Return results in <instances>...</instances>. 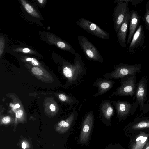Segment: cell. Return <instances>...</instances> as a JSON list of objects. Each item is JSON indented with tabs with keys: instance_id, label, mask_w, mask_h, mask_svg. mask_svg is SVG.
Instances as JSON below:
<instances>
[{
	"instance_id": "1",
	"label": "cell",
	"mask_w": 149,
	"mask_h": 149,
	"mask_svg": "<svg viewBox=\"0 0 149 149\" xmlns=\"http://www.w3.org/2000/svg\"><path fill=\"white\" fill-rule=\"evenodd\" d=\"M74 63H68L63 69L64 75L68 79L69 85L76 84L85 74L86 70L81 56L77 53L75 55Z\"/></svg>"
},
{
	"instance_id": "2",
	"label": "cell",
	"mask_w": 149,
	"mask_h": 149,
	"mask_svg": "<svg viewBox=\"0 0 149 149\" xmlns=\"http://www.w3.org/2000/svg\"><path fill=\"white\" fill-rule=\"evenodd\" d=\"M142 64L129 65L120 63L113 66L114 70L106 73L103 77L107 79H120L124 77L136 75L141 72Z\"/></svg>"
},
{
	"instance_id": "3",
	"label": "cell",
	"mask_w": 149,
	"mask_h": 149,
	"mask_svg": "<svg viewBox=\"0 0 149 149\" xmlns=\"http://www.w3.org/2000/svg\"><path fill=\"white\" fill-rule=\"evenodd\" d=\"M147 79L146 77L143 76L137 83L136 94L133 97V100L136 99L139 106V111H141L140 116L146 114L149 111V102L147 103L148 100L147 98Z\"/></svg>"
},
{
	"instance_id": "4",
	"label": "cell",
	"mask_w": 149,
	"mask_h": 149,
	"mask_svg": "<svg viewBox=\"0 0 149 149\" xmlns=\"http://www.w3.org/2000/svg\"><path fill=\"white\" fill-rule=\"evenodd\" d=\"M120 86L116 89V91L111 94V96L134 97L137 86L136 75L127 76L120 78Z\"/></svg>"
},
{
	"instance_id": "5",
	"label": "cell",
	"mask_w": 149,
	"mask_h": 149,
	"mask_svg": "<svg viewBox=\"0 0 149 149\" xmlns=\"http://www.w3.org/2000/svg\"><path fill=\"white\" fill-rule=\"evenodd\" d=\"M79 44L85 56L88 59L102 63L104 60L99 51L94 45L84 36L77 37Z\"/></svg>"
},
{
	"instance_id": "6",
	"label": "cell",
	"mask_w": 149,
	"mask_h": 149,
	"mask_svg": "<svg viewBox=\"0 0 149 149\" xmlns=\"http://www.w3.org/2000/svg\"><path fill=\"white\" fill-rule=\"evenodd\" d=\"M112 103L115 107L117 117L120 119H124L130 114L133 115L139 105L136 101L130 103L119 100L112 101Z\"/></svg>"
},
{
	"instance_id": "7",
	"label": "cell",
	"mask_w": 149,
	"mask_h": 149,
	"mask_svg": "<svg viewBox=\"0 0 149 149\" xmlns=\"http://www.w3.org/2000/svg\"><path fill=\"white\" fill-rule=\"evenodd\" d=\"M114 3H117L114 9L113 16L114 28L117 33L129 8L126 0H116Z\"/></svg>"
},
{
	"instance_id": "8",
	"label": "cell",
	"mask_w": 149,
	"mask_h": 149,
	"mask_svg": "<svg viewBox=\"0 0 149 149\" xmlns=\"http://www.w3.org/2000/svg\"><path fill=\"white\" fill-rule=\"evenodd\" d=\"M79 26L92 35L103 40L109 38V33L91 21L83 18H80L75 22Z\"/></svg>"
},
{
	"instance_id": "9",
	"label": "cell",
	"mask_w": 149,
	"mask_h": 149,
	"mask_svg": "<svg viewBox=\"0 0 149 149\" xmlns=\"http://www.w3.org/2000/svg\"><path fill=\"white\" fill-rule=\"evenodd\" d=\"M146 36L143 25L141 24L134 34L127 49L128 52L134 54L144 47Z\"/></svg>"
},
{
	"instance_id": "10",
	"label": "cell",
	"mask_w": 149,
	"mask_h": 149,
	"mask_svg": "<svg viewBox=\"0 0 149 149\" xmlns=\"http://www.w3.org/2000/svg\"><path fill=\"white\" fill-rule=\"evenodd\" d=\"M93 111L91 110L88 113L83 123L79 138L81 143H84L88 141L93 126Z\"/></svg>"
},
{
	"instance_id": "11",
	"label": "cell",
	"mask_w": 149,
	"mask_h": 149,
	"mask_svg": "<svg viewBox=\"0 0 149 149\" xmlns=\"http://www.w3.org/2000/svg\"><path fill=\"white\" fill-rule=\"evenodd\" d=\"M141 17L134 10L130 12V20L129 25V33L126 45H129L135 33L139 26Z\"/></svg>"
},
{
	"instance_id": "12",
	"label": "cell",
	"mask_w": 149,
	"mask_h": 149,
	"mask_svg": "<svg viewBox=\"0 0 149 149\" xmlns=\"http://www.w3.org/2000/svg\"><path fill=\"white\" fill-rule=\"evenodd\" d=\"M130 20V11L128 10L121 26L117 33V41L119 45L124 48L127 45L126 38Z\"/></svg>"
},
{
	"instance_id": "13",
	"label": "cell",
	"mask_w": 149,
	"mask_h": 149,
	"mask_svg": "<svg viewBox=\"0 0 149 149\" xmlns=\"http://www.w3.org/2000/svg\"><path fill=\"white\" fill-rule=\"evenodd\" d=\"M115 82L111 79L106 78H98L94 83L93 85L98 88L97 92L93 97L102 95L108 91L113 86Z\"/></svg>"
},
{
	"instance_id": "14",
	"label": "cell",
	"mask_w": 149,
	"mask_h": 149,
	"mask_svg": "<svg viewBox=\"0 0 149 149\" xmlns=\"http://www.w3.org/2000/svg\"><path fill=\"white\" fill-rule=\"evenodd\" d=\"M77 112L76 107H74L69 117L66 120L60 122L56 126L55 128L56 131L60 134H63L67 132L77 117Z\"/></svg>"
},
{
	"instance_id": "15",
	"label": "cell",
	"mask_w": 149,
	"mask_h": 149,
	"mask_svg": "<svg viewBox=\"0 0 149 149\" xmlns=\"http://www.w3.org/2000/svg\"><path fill=\"white\" fill-rule=\"evenodd\" d=\"M112 103V101L105 100L102 101L99 106L100 114L107 120H110L114 114V109Z\"/></svg>"
},
{
	"instance_id": "16",
	"label": "cell",
	"mask_w": 149,
	"mask_h": 149,
	"mask_svg": "<svg viewBox=\"0 0 149 149\" xmlns=\"http://www.w3.org/2000/svg\"><path fill=\"white\" fill-rule=\"evenodd\" d=\"M148 136L144 133H141L137 136L135 143L133 144L132 149H142L146 143Z\"/></svg>"
},
{
	"instance_id": "17",
	"label": "cell",
	"mask_w": 149,
	"mask_h": 149,
	"mask_svg": "<svg viewBox=\"0 0 149 149\" xmlns=\"http://www.w3.org/2000/svg\"><path fill=\"white\" fill-rule=\"evenodd\" d=\"M149 128V116L146 118L140 119L135 123L131 128L133 129H139Z\"/></svg>"
},
{
	"instance_id": "18",
	"label": "cell",
	"mask_w": 149,
	"mask_h": 149,
	"mask_svg": "<svg viewBox=\"0 0 149 149\" xmlns=\"http://www.w3.org/2000/svg\"><path fill=\"white\" fill-rule=\"evenodd\" d=\"M20 1L24 8L29 14L36 17H40L38 13L30 4L25 0H21Z\"/></svg>"
},
{
	"instance_id": "19",
	"label": "cell",
	"mask_w": 149,
	"mask_h": 149,
	"mask_svg": "<svg viewBox=\"0 0 149 149\" xmlns=\"http://www.w3.org/2000/svg\"><path fill=\"white\" fill-rule=\"evenodd\" d=\"M144 21L146 29L149 31V0L146 3Z\"/></svg>"
},
{
	"instance_id": "20",
	"label": "cell",
	"mask_w": 149,
	"mask_h": 149,
	"mask_svg": "<svg viewBox=\"0 0 149 149\" xmlns=\"http://www.w3.org/2000/svg\"><path fill=\"white\" fill-rule=\"evenodd\" d=\"M5 40L4 37L1 36L0 37V57L3 54L5 47Z\"/></svg>"
},
{
	"instance_id": "21",
	"label": "cell",
	"mask_w": 149,
	"mask_h": 149,
	"mask_svg": "<svg viewBox=\"0 0 149 149\" xmlns=\"http://www.w3.org/2000/svg\"><path fill=\"white\" fill-rule=\"evenodd\" d=\"M31 71L33 74L37 76L40 75L43 73L42 71L40 68L37 67H33Z\"/></svg>"
},
{
	"instance_id": "22",
	"label": "cell",
	"mask_w": 149,
	"mask_h": 149,
	"mask_svg": "<svg viewBox=\"0 0 149 149\" xmlns=\"http://www.w3.org/2000/svg\"><path fill=\"white\" fill-rule=\"evenodd\" d=\"M21 146L22 149H28L30 147V145L27 141L24 140L22 141Z\"/></svg>"
},
{
	"instance_id": "23",
	"label": "cell",
	"mask_w": 149,
	"mask_h": 149,
	"mask_svg": "<svg viewBox=\"0 0 149 149\" xmlns=\"http://www.w3.org/2000/svg\"><path fill=\"white\" fill-rule=\"evenodd\" d=\"M17 51L25 53H33V51L27 48L19 49Z\"/></svg>"
},
{
	"instance_id": "24",
	"label": "cell",
	"mask_w": 149,
	"mask_h": 149,
	"mask_svg": "<svg viewBox=\"0 0 149 149\" xmlns=\"http://www.w3.org/2000/svg\"><path fill=\"white\" fill-rule=\"evenodd\" d=\"M26 60L28 61H31L32 64L34 65H37L39 64L38 61L34 58H26Z\"/></svg>"
},
{
	"instance_id": "25",
	"label": "cell",
	"mask_w": 149,
	"mask_h": 149,
	"mask_svg": "<svg viewBox=\"0 0 149 149\" xmlns=\"http://www.w3.org/2000/svg\"><path fill=\"white\" fill-rule=\"evenodd\" d=\"M128 2H130L132 5L136 6L139 4L141 2L143 1L142 0H126Z\"/></svg>"
},
{
	"instance_id": "26",
	"label": "cell",
	"mask_w": 149,
	"mask_h": 149,
	"mask_svg": "<svg viewBox=\"0 0 149 149\" xmlns=\"http://www.w3.org/2000/svg\"><path fill=\"white\" fill-rule=\"evenodd\" d=\"M10 118L9 116H6L3 118L2 119V122L3 124H7L10 121Z\"/></svg>"
},
{
	"instance_id": "27",
	"label": "cell",
	"mask_w": 149,
	"mask_h": 149,
	"mask_svg": "<svg viewBox=\"0 0 149 149\" xmlns=\"http://www.w3.org/2000/svg\"><path fill=\"white\" fill-rule=\"evenodd\" d=\"M23 114V112L22 110L18 111L16 113V117L17 118H20Z\"/></svg>"
},
{
	"instance_id": "28",
	"label": "cell",
	"mask_w": 149,
	"mask_h": 149,
	"mask_svg": "<svg viewBox=\"0 0 149 149\" xmlns=\"http://www.w3.org/2000/svg\"><path fill=\"white\" fill-rule=\"evenodd\" d=\"M50 108L52 111H54L55 110V107L53 104H51L50 106Z\"/></svg>"
},
{
	"instance_id": "29",
	"label": "cell",
	"mask_w": 149,
	"mask_h": 149,
	"mask_svg": "<svg viewBox=\"0 0 149 149\" xmlns=\"http://www.w3.org/2000/svg\"><path fill=\"white\" fill-rule=\"evenodd\" d=\"M45 1L44 0H38V2L41 4H43L44 3V2Z\"/></svg>"
},
{
	"instance_id": "30",
	"label": "cell",
	"mask_w": 149,
	"mask_h": 149,
	"mask_svg": "<svg viewBox=\"0 0 149 149\" xmlns=\"http://www.w3.org/2000/svg\"><path fill=\"white\" fill-rule=\"evenodd\" d=\"M15 108H19L20 107V105L19 104H17L15 105Z\"/></svg>"
},
{
	"instance_id": "31",
	"label": "cell",
	"mask_w": 149,
	"mask_h": 149,
	"mask_svg": "<svg viewBox=\"0 0 149 149\" xmlns=\"http://www.w3.org/2000/svg\"><path fill=\"white\" fill-rule=\"evenodd\" d=\"M145 149H149V143L146 146Z\"/></svg>"
}]
</instances>
